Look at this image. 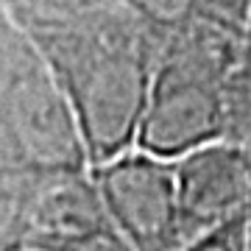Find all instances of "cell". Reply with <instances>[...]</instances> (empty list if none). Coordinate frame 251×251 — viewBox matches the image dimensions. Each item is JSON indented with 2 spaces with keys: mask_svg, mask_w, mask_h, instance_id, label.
<instances>
[{
  "mask_svg": "<svg viewBox=\"0 0 251 251\" xmlns=\"http://www.w3.org/2000/svg\"><path fill=\"white\" fill-rule=\"evenodd\" d=\"M243 36L201 23L162 39L134 148L173 162L226 140L229 78Z\"/></svg>",
  "mask_w": 251,
  "mask_h": 251,
  "instance_id": "cell-1",
  "label": "cell"
},
{
  "mask_svg": "<svg viewBox=\"0 0 251 251\" xmlns=\"http://www.w3.org/2000/svg\"><path fill=\"white\" fill-rule=\"evenodd\" d=\"M90 171L70 103L25 36L0 17V176L42 181Z\"/></svg>",
  "mask_w": 251,
  "mask_h": 251,
  "instance_id": "cell-2",
  "label": "cell"
},
{
  "mask_svg": "<svg viewBox=\"0 0 251 251\" xmlns=\"http://www.w3.org/2000/svg\"><path fill=\"white\" fill-rule=\"evenodd\" d=\"M90 173L106 218L134 251H181L187 246L171 159L131 148Z\"/></svg>",
  "mask_w": 251,
  "mask_h": 251,
  "instance_id": "cell-3",
  "label": "cell"
},
{
  "mask_svg": "<svg viewBox=\"0 0 251 251\" xmlns=\"http://www.w3.org/2000/svg\"><path fill=\"white\" fill-rule=\"evenodd\" d=\"M176 196L187 243L246 212L251 148L229 140L173 159Z\"/></svg>",
  "mask_w": 251,
  "mask_h": 251,
  "instance_id": "cell-4",
  "label": "cell"
},
{
  "mask_svg": "<svg viewBox=\"0 0 251 251\" xmlns=\"http://www.w3.org/2000/svg\"><path fill=\"white\" fill-rule=\"evenodd\" d=\"M120 3L151 31L156 45L201 23L246 34L251 17V0H120Z\"/></svg>",
  "mask_w": 251,
  "mask_h": 251,
  "instance_id": "cell-5",
  "label": "cell"
},
{
  "mask_svg": "<svg viewBox=\"0 0 251 251\" xmlns=\"http://www.w3.org/2000/svg\"><path fill=\"white\" fill-rule=\"evenodd\" d=\"M226 140L251 148V17L243 36L240 62L229 78L226 98Z\"/></svg>",
  "mask_w": 251,
  "mask_h": 251,
  "instance_id": "cell-6",
  "label": "cell"
},
{
  "mask_svg": "<svg viewBox=\"0 0 251 251\" xmlns=\"http://www.w3.org/2000/svg\"><path fill=\"white\" fill-rule=\"evenodd\" d=\"M56 251H134L128 243L120 237L112 221H103V224L92 226L87 232L75 234L73 240L62 243Z\"/></svg>",
  "mask_w": 251,
  "mask_h": 251,
  "instance_id": "cell-7",
  "label": "cell"
},
{
  "mask_svg": "<svg viewBox=\"0 0 251 251\" xmlns=\"http://www.w3.org/2000/svg\"><path fill=\"white\" fill-rule=\"evenodd\" d=\"M181 251H246V226H243V215L229 221V224L218 226L212 232L196 237L187 243Z\"/></svg>",
  "mask_w": 251,
  "mask_h": 251,
  "instance_id": "cell-8",
  "label": "cell"
},
{
  "mask_svg": "<svg viewBox=\"0 0 251 251\" xmlns=\"http://www.w3.org/2000/svg\"><path fill=\"white\" fill-rule=\"evenodd\" d=\"M243 226H246V251H251V171H249V198H246V212H243Z\"/></svg>",
  "mask_w": 251,
  "mask_h": 251,
  "instance_id": "cell-9",
  "label": "cell"
}]
</instances>
